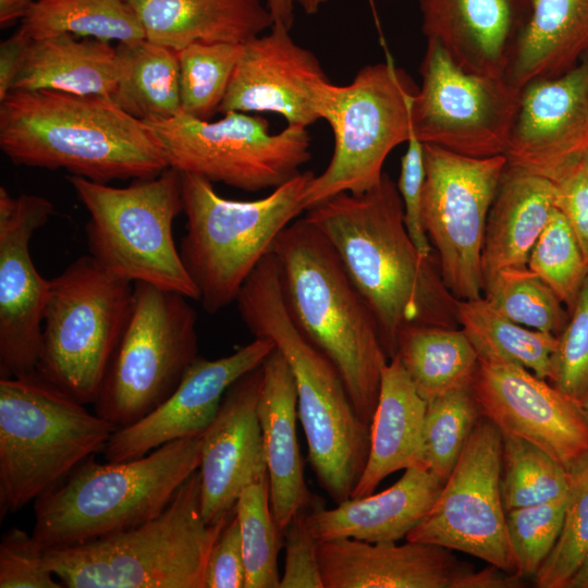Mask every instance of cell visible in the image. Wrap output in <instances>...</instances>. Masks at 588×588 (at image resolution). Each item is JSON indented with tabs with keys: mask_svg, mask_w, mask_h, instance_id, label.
<instances>
[{
	"mask_svg": "<svg viewBox=\"0 0 588 588\" xmlns=\"http://www.w3.org/2000/svg\"><path fill=\"white\" fill-rule=\"evenodd\" d=\"M457 318L480 360L516 364L548 379L556 335L510 320L483 296L458 299Z\"/></svg>",
	"mask_w": 588,
	"mask_h": 588,
	"instance_id": "836d02e7",
	"label": "cell"
},
{
	"mask_svg": "<svg viewBox=\"0 0 588 588\" xmlns=\"http://www.w3.org/2000/svg\"><path fill=\"white\" fill-rule=\"evenodd\" d=\"M553 181L506 166L488 213L481 255L483 283L505 268L526 267L555 207Z\"/></svg>",
	"mask_w": 588,
	"mask_h": 588,
	"instance_id": "83f0119b",
	"label": "cell"
},
{
	"mask_svg": "<svg viewBox=\"0 0 588 588\" xmlns=\"http://www.w3.org/2000/svg\"><path fill=\"white\" fill-rule=\"evenodd\" d=\"M117 429L38 372L1 378V518L36 501L103 451Z\"/></svg>",
	"mask_w": 588,
	"mask_h": 588,
	"instance_id": "52a82bcc",
	"label": "cell"
},
{
	"mask_svg": "<svg viewBox=\"0 0 588 588\" xmlns=\"http://www.w3.org/2000/svg\"><path fill=\"white\" fill-rule=\"evenodd\" d=\"M246 567L245 588H279L280 530L271 507L269 476L244 488L236 504Z\"/></svg>",
	"mask_w": 588,
	"mask_h": 588,
	"instance_id": "f35d334b",
	"label": "cell"
},
{
	"mask_svg": "<svg viewBox=\"0 0 588 588\" xmlns=\"http://www.w3.org/2000/svg\"><path fill=\"white\" fill-rule=\"evenodd\" d=\"M273 22H280L287 28L294 24V1L293 0H267Z\"/></svg>",
	"mask_w": 588,
	"mask_h": 588,
	"instance_id": "f5cc1de1",
	"label": "cell"
},
{
	"mask_svg": "<svg viewBox=\"0 0 588 588\" xmlns=\"http://www.w3.org/2000/svg\"><path fill=\"white\" fill-rule=\"evenodd\" d=\"M133 289L90 255L50 279L37 372L76 401L94 404L127 322Z\"/></svg>",
	"mask_w": 588,
	"mask_h": 588,
	"instance_id": "8fae6325",
	"label": "cell"
},
{
	"mask_svg": "<svg viewBox=\"0 0 588 588\" xmlns=\"http://www.w3.org/2000/svg\"><path fill=\"white\" fill-rule=\"evenodd\" d=\"M144 123L170 168L245 192L284 184L311 158L307 127L287 124L271 133L266 119L247 112H225L213 122L180 112Z\"/></svg>",
	"mask_w": 588,
	"mask_h": 588,
	"instance_id": "4fadbf2b",
	"label": "cell"
},
{
	"mask_svg": "<svg viewBox=\"0 0 588 588\" xmlns=\"http://www.w3.org/2000/svg\"><path fill=\"white\" fill-rule=\"evenodd\" d=\"M226 520L207 524L198 469L156 517L79 544L46 550L69 588H205L212 548Z\"/></svg>",
	"mask_w": 588,
	"mask_h": 588,
	"instance_id": "8992f818",
	"label": "cell"
},
{
	"mask_svg": "<svg viewBox=\"0 0 588 588\" xmlns=\"http://www.w3.org/2000/svg\"><path fill=\"white\" fill-rule=\"evenodd\" d=\"M0 148L19 166L65 169L98 183L150 179L169 168L143 121L110 97L12 89L0 101Z\"/></svg>",
	"mask_w": 588,
	"mask_h": 588,
	"instance_id": "7a4b0ae2",
	"label": "cell"
},
{
	"mask_svg": "<svg viewBox=\"0 0 588 588\" xmlns=\"http://www.w3.org/2000/svg\"><path fill=\"white\" fill-rule=\"evenodd\" d=\"M243 44L192 42L177 50L181 112L209 120L221 106Z\"/></svg>",
	"mask_w": 588,
	"mask_h": 588,
	"instance_id": "74e56055",
	"label": "cell"
},
{
	"mask_svg": "<svg viewBox=\"0 0 588 588\" xmlns=\"http://www.w3.org/2000/svg\"><path fill=\"white\" fill-rule=\"evenodd\" d=\"M120 77L112 100L143 121L166 120L181 112L177 50L147 38L119 44Z\"/></svg>",
	"mask_w": 588,
	"mask_h": 588,
	"instance_id": "1f68e13d",
	"label": "cell"
},
{
	"mask_svg": "<svg viewBox=\"0 0 588 588\" xmlns=\"http://www.w3.org/2000/svg\"><path fill=\"white\" fill-rule=\"evenodd\" d=\"M181 175L186 232L180 255L204 310L216 314L236 301L278 235L305 211L304 194L315 174L301 172L256 200L226 199L210 181Z\"/></svg>",
	"mask_w": 588,
	"mask_h": 588,
	"instance_id": "ba28073f",
	"label": "cell"
},
{
	"mask_svg": "<svg viewBox=\"0 0 588 588\" xmlns=\"http://www.w3.org/2000/svg\"><path fill=\"white\" fill-rule=\"evenodd\" d=\"M417 91L391 58L365 65L345 86L329 78L316 85L317 114L330 124L334 147L328 167L305 191V211L340 193H365L380 181L388 155L413 133Z\"/></svg>",
	"mask_w": 588,
	"mask_h": 588,
	"instance_id": "30bf717a",
	"label": "cell"
},
{
	"mask_svg": "<svg viewBox=\"0 0 588 588\" xmlns=\"http://www.w3.org/2000/svg\"><path fill=\"white\" fill-rule=\"evenodd\" d=\"M470 390L481 415L502 434L539 446L568 471L588 454L581 406L528 369L479 359Z\"/></svg>",
	"mask_w": 588,
	"mask_h": 588,
	"instance_id": "d6986e66",
	"label": "cell"
},
{
	"mask_svg": "<svg viewBox=\"0 0 588 588\" xmlns=\"http://www.w3.org/2000/svg\"><path fill=\"white\" fill-rule=\"evenodd\" d=\"M46 550L33 535L12 527L0 542V588H60L46 559Z\"/></svg>",
	"mask_w": 588,
	"mask_h": 588,
	"instance_id": "f6af8a7d",
	"label": "cell"
},
{
	"mask_svg": "<svg viewBox=\"0 0 588 588\" xmlns=\"http://www.w3.org/2000/svg\"><path fill=\"white\" fill-rule=\"evenodd\" d=\"M324 588H516L522 578L493 565L476 571L432 543L318 541Z\"/></svg>",
	"mask_w": 588,
	"mask_h": 588,
	"instance_id": "ac0fdd59",
	"label": "cell"
},
{
	"mask_svg": "<svg viewBox=\"0 0 588 588\" xmlns=\"http://www.w3.org/2000/svg\"><path fill=\"white\" fill-rule=\"evenodd\" d=\"M203 434L127 461L94 455L35 501L34 539L45 549L113 535L159 515L200 464Z\"/></svg>",
	"mask_w": 588,
	"mask_h": 588,
	"instance_id": "5b68a950",
	"label": "cell"
},
{
	"mask_svg": "<svg viewBox=\"0 0 588 588\" xmlns=\"http://www.w3.org/2000/svg\"><path fill=\"white\" fill-rule=\"evenodd\" d=\"M68 181L89 213V255L133 283L145 282L199 301L173 238L183 211L181 172L168 168L150 179L113 187L70 175Z\"/></svg>",
	"mask_w": 588,
	"mask_h": 588,
	"instance_id": "9c48e42d",
	"label": "cell"
},
{
	"mask_svg": "<svg viewBox=\"0 0 588 588\" xmlns=\"http://www.w3.org/2000/svg\"><path fill=\"white\" fill-rule=\"evenodd\" d=\"M290 28L273 22L267 34L243 44V52L218 112H273L287 124L319 120L315 88L328 79L315 53L294 41Z\"/></svg>",
	"mask_w": 588,
	"mask_h": 588,
	"instance_id": "603a6c76",
	"label": "cell"
},
{
	"mask_svg": "<svg viewBox=\"0 0 588 588\" xmlns=\"http://www.w3.org/2000/svg\"><path fill=\"white\" fill-rule=\"evenodd\" d=\"M588 149V54L567 73L526 84L504 156L553 181Z\"/></svg>",
	"mask_w": 588,
	"mask_h": 588,
	"instance_id": "ffe728a7",
	"label": "cell"
},
{
	"mask_svg": "<svg viewBox=\"0 0 588 588\" xmlns=\"http://www.w3.org/2000/svg\"><path fill=\"white\" fill-rule=\"evenodd\" d=\"M262 364L238 378L203 433L200 509L207 524L229 519L246 486L268 476L257 404Z\"/></svg>",
	"mask_w": 588,
	"mask_h": 588,
	"instance_id": "7402d4cb",
	"label": "cell"
},
{
	"mask_svg": "<svg viewBox=\"0 0 588 588\" xmlns=\"http://www.w3.org/2000/svg\"><path fill=\"white\" fill-rule=\"evenodd\" d=\"M424 145L412 133L407 148L401 159V171L396 183L403 203L404 224L416 248L431 256L432 246L426 234L421 218L422 189L425 183Z\"/></svg>",
	"mask_w": 588,
	"mask_h": 588,
	"instance_id": "7dc6e473",
	"label": "cell"
},
{
	"mask_svg": "<svg viewBox=\"0 0 588 588\" xmlns=\"http://www.w3.org/2000/svg\"><path fill=\"white\" fill-rule=\"evenodd\" d=\"M571 473L539 446L502 434L501 493L505 511L566 497Z\"/></svg>",
	"mask_w": 588,
	"mask_h": 588,
	"instance_id": "d590c367",
	"label": "cell"
},
{
	"mask_svg": "<svg viewBox=\"0 0 588 588\" xmlns=\"http://www.w3.org/2000/svg\"><path fill=\"white\" fill-rule=\"evenodd\" d=\"M54 215L38 195L0 187V377L37 372L50 280L36 269L30 238Z\"/></svg>",
	"mask_w": 588,
	"mask_h": 588,
	"instance_id": "e0dca14e",
	"label": "cell"
},
{
	"mask_svg": "<svg viewBox=\"0 0 588 588\" xmlns=\"http://www.w3.org/2000/svg\"><path fill=\"white\" fill-rule=\"evenodd\" d=\"M395 355L426 402L470 388L479 365L461 328L408 327L399 334Z\"/></svg>",
	"mask_w": 588,
	"mask_h": 588,
	"instance_id": "d6a6232c",
	"label": "cell"
},
{
	"mask_svg": "<svg viewBox=\"0 0 588 588\" xmlns=\"http://www.w3.org/2000/svg\"><path fill=\"white\" fill-rule=\"evenodd\" d=\"M148 40L180 50L192 42L245 44L273 24L267 0H127Z\"/></svg>",
	"mask_w": 588,
	"mask_h": 588,
	"instance_id": "4316f807",
	"label": "cell"
},
{
	"mask_svg": "<svg viewBox=\"0 0 588 588\" xmlns=\"http://www.w3.org/2000/svg\"><path fill=\"white\" fill-rule=\"evenodd\" d=\"M21 22L33 39L64 33L119 44L146 38L127 0H34Z\"/></svg>",
	"mask_w": 588,
	"mask_h": 588,
	"instance_id": "e575fe53",
	"label": "cell"
},
{
	"mask_svg": "<svg viewBox=\"0 0 588 588\" xmlns=\"http://www.w3.org/2000/svg\"><path fill=\"white\" fill-rule=\"evenodd\" d=\"M444 482L426 467L412 466L379 493L350 498L334 509L308 507L306 523L318 541L396 542L424 519Z\"/></svg>",
	"mask_w": 588,
	"mask_h": 588,
	"instance_id": "d4e9b609",
	"label": "cell"
},
{
	"mask_svg": "<svg viewBox=\"0 0 588 588\" xmlns=\"http://www.w3.org/2000/svg\"><path fill=\"white\" fill-rule=\"evenodd\" d=\"M421 218L443 281L457 299L482 295L487 218L507 166L504 155L475 158L422 144Z\"/></svg>",
	"mask_w": 588,
	"mask_h": 588,
	"instance_id": "5bb4252c",
	"label": "cell"
},
{
	"mask_svg": "<svg viewBox=\"0 0 588 588\" xmlns=\"http://www.w3.org/2000/svg\"><path fill=\"white\" fill-rule=\"evenodd\" d=\"M528 22L504 78L526 84L563 75L588 54V0H530Z\"/></svg>",
	"mask_w": 588,
	"mask_h": 588,
	"instance_id": "f546056e",
	"label": "cell"
},
{
	"mask_svg": "<svg viewBox=\"0 0 588 588\" xmlns=\"http://www.w3.org/2000/svg\"><path fill=\"white\" fill-rule=\"evenodd\" d=\"M581 408H583L585 417H586V419L588 421V395H587L586 400L584 401V403L581 404Z\"/></svg>",
	"mask_w": 588,
	"mask_h": 588,
	"instance_id": "6f0895ef",
	"label": "cell"
},
{
	"mask_svg": "<svg viewBox=\"0 0 588 588\" xmlns=\"http://www.w3.org/2000/svg\"><path fill=\"white\" fill-rule=\"evenodd\" d=\"M419 72L412 127L422 144L475 158L504 155L520 89L465 71L434 40H427Z\"/></svg>",
	"mask_w": 588,
	"mask_h": 588,
	"instance_id": "9a60e30c",
	"label": "cell"
},
{
	"mask_svg": "<svg viewBox=\"0 0 588 588\" xmlns=\"http://www.w3.org/2000/svg\"><path fill=\"white\" fill-rule=\"evenodd\" d=\"M527 267L552 289L571 314L588 277V261L558 208L536 241Z\"/></svg>",
	"mask_w": 588,
	"mask_h": 588,
	"instance_id": "60d3db41",
	"label": "cell"
},
{
	"mask_svg": "<svg viewBox=\"0 0 588 588\" xmlns=\"http://www.w3.org/2000/svg\"><path fill=\"white\" fill-rule=\"evenodd\" d=\"M305 218L331 243L370 309L391 359L408 327L457 328L458 299L445 285L438 259L416 248L404 224L396 184L383 172L362 194L340 193Z\"/></svg>",
	"mask_w": 588,
	"mask_h": 588,
	"instance_id": "6da1fadb",
	"label": "cell"
},
{
	"mask_svg": "<svg viewBox=\"0 0 588 588\" xmlns=\"http://www.w3.org/2000/svg\"><path fill=\"white\" fill-rule=\"evenodd\" d=\"M246 567L235 511L226 522L209 555L205 588H245Z\"/></svg>",
	"mask_w": 588,
	"mask_h": 588,
	"instance_id": "c3c4849f",
	"label": "cell"
},
{
	"mask_svg": "<svg viewBox=\"0 0 588 588\" xmlns=\"http://www.w3.org/2000/svg\"><path fill=\"white\" fill-rule=\"evenodd\" d=\"M501 463L502 433L481 416L436 502L405 539L461 551L516 575L501 493Z\"/></svg>",
	"mask_w": 588,
	"mask_h": 588,
	"instance_id": "2e32d148",
	"label": "cell"
},
{
	"mask_svg": "<svg viewBox=\"0 0 588 588\" xmlns=\"http://www.w3.org/2000/svg\"><path fill=\"white\" fill-rule=\"evenodd\" d=\"M235 303L249 332L271 339L292 371L318 482L335 505L352 498L368 460L370 426L357 414L335 366L292 321L271 252L244 282Z\"/></svg>",
	"mask_w": 588,
	"mask_h": 588,
	"instance_id": "3957f363",
	"label": "cell"
},
{
	"mask_svg": "<svg viewBox=\"0 0 588 588\" xmlns=\"http://www.w3.org/2000/svg\"><path fill=\"white\" fill-rule=\"evenodd\" d=\"M295 4L301 7L303 11L308 15H314L319 12L321 7L327 3L328 0H293Z\"/></svg>",
	"mask_w": 588,
	"mask_h": 588,
	"instance_id": "11a10c76",
	"label": "cell"
},
{
	"mask_svg": "<svg viewBox=\"0 0 588 588\" xmlns=\"http://www.w3.org/2000/svg\"><path fill=\"white\" fill-rule=\"evenodd\" d=\"M553 183L555 207L568 221L588 261V180L581 162L564 170Z\"/></svg>",
	"mask_w": 588,
	"mask_h": 588,
	"instance_id": "681fc988",
	"label": "cell"
},
{
	"mask_svg": "<svg viewBox=\"0 0 588 588\" xmlns=\"http://www.w3.org/2000/svg\"><path fill=\"white\" fill-rule=\"evenodd\" d=\"M72 34L34 39L13 89H49L112 97L119 77L117 48L109 41Z\"/></svg>",
	"mask_w": 588,
	"mask_h": 588,
	"instance_id": "4dcf8cb0",
	"label": "cell"
},
{
	"mask_svg": "<svg viewBox=\"0 0 588 588\" xmlns=\"http://www.w3.org/2000/svg\"><path fill=\"white\" fill-rule=\"evenodd\" d=\"M580 162L588 180V149L584 152Z\"/></svg>",
	"mask_w": 588,
	"mask_h": 588,
	"instance_id": "9f6ffc18",
	"label": "cell"
},
{
	"mask_svg": "<svg viewBox=\"0 0 588 588\" xmlns=\"http://www.w3.org/2000/svg\"><path fill=\"white\" fill-rule=\"evenodd\" d=\"M421 30L467 72L504 77L530 0H419Z\"/></svg>",
	"mask_w": 588,
	"mask_h": 588,
	"instance_id": "cb8c5ba5",
	"label": "cell"
},
{
	"mask_svg": "<svg viewBox=\"0 0 588 588\" xmlns=\"http://www.w3.org/2000/svg\"><path fill=\"white\" fill-rule=\"evenodd\" d=\"M567 588H588V555L569 580Z\"/></svg>",
	"mask_w": 588,
	"mask_h": 588,
	"instance_id": "db71d44e",
	"label": "cell"
},
{
	"mask_svg": "<svg viewBox=\"0 0 588 588\" xmlns=\"http://www.w3.org/2000/svg\"><path fill=\"white\" fill-rule=\"evenodd\" d=\"M187 299L134 283L127 322L94 403L98 416L122 428L174 392L198 358L197 315Z\"/></svg>",
	"mask_w": 588,
	"mask_h": 588,
	"instance_id": "7c38bea8",
	"label": "cell"
},
{
	"mask_svg": "<svg viewBox=\"0 0 588 588\" xmlns=\"http://www.w3.org/2000/svg\"><path fill=\"white\" fill-rule=\"evenodd\" d=\"M307 509L299 511L283 530L284 572L279 588H324L318 558V540L306 523Z\"/></svg>",
	"mask_w": 588,
	"mask_h": 588,
	"instance_id": "bcb514c9",
	"label": "cell"
},
{
	"mask_svg": "<svg viewBox=\"0 0 588 588\" xmlns=\"http://www.w3.org/2000/svg\"><path fill=\"white\" fill-rule=\"evenodd\" d=\"M33 40L27 30L21 26L1 42L0 101L13 89Z\"/></svg>",
	"mask_w": 588,
	"mask_h": 588,
	"instance_id": "f907efd6",
	"label": "cell"
},
{
	"mask_svg": "<svg viewBox=\"0 0 588 588\" xmlns=\"http://www.w3.org/2000/svg\"><path fill=\"white\" fill-rule=\"evenodd\" d=\"M569 473L571 487L562 529L534 576L538 588H567L588 555V454Z\"/></svg>",
	"mask_w": 588,
	"mask_h": 588,
	"instance_id": "b9f144b4",
	"label": "cell"
},
{
	"mask_svg": "<svg viewBox=\"0 0 588 588\" xmlns=\"http://www.w3.org/2000/svg\"><path fill=\"white\" fill-rule=\"evenodd\" d=\"M427 402L419 395L395 355L383 367L370 422V448L352 498L373 493L389 475L420 465Z\"/></svg>",
	"mask_w": 588,
	"mask_h": 588,
	"instance_id": "f1b7e54d",
	"label": "cell"
},
{
	"mask_svg": "<svg viewBox=\"0 0 588 588\" xmlns=\"http://www.w3.org/2000/svg\"><path fill=\"white\" fill-rule=\"evenodd\" d=\"M274 348L271 339L255 338L218 359L198 356L163 403L113 432L103 450L106 462L136 458L164 443L203 434L215 419L226 390L259 367Z\"/></svg>",
	"mask_w": 588,
	"mask_h": 588,
	"instance_id": "44dd1931",
	"label": "cell"
},
{
	"mask_svg": "<svg viewBox=\"0 0 588 588\" xmlns=\"http://www.w3.org/2000/svg\"><path fill=\"white\" fill-rule=\"evenodd\" d=\"M482 294L501 315L534 330L558 336L569 319L561 299L527 266L499 270L483 283Z\"/></svg>",
	"mask_w": 588,
	"mask_h": 588,
	"instance_id": "8d00e7d4",
	"label": "cell"
},
{
	"mask_svg": "<svg viewBox=\"0 0 588 588\" xmlns=\"http://www.w3.org/2000/svg\"><path fill=\"white\" fill-rule=\"evenodd\" d=\"M481 416L470 388L454 390L428 401L420 466L445 481Z\"/></svg>",
	"mask_w": 588,
	"mask_h": 588,
	"instance_id": "ab89813d",
	"label": "cell"
},
{
	"mask_svg": "<svg viewBox=\"0 0 588 588\" xmlns=\"http://www.w3.org/2000/svg\"><path fill=\"white\" fill-rule=\"evenodd\" d=\"M271 253L292 321L332 362L370 426L390 359L366 302L331 243L305 217L278 235Z\"/></svg>",
	"mask_w": 588,
	"mask_h": 588,
	"instance_id": "277c9868",
	"label": "cell"
},
{
	"mask_svg": "<svg viewBox=\"0 0 588 588\" xmlns=\"http://www.w3.org/2000/svg\"><path fill=\"white\" fill-rule=\"evenodd\" d=\"M567 500L568 494L506 511V529L518 577L534 578L553 549L562 529Z\"/></svg>",
	"mask_w": 588,
	"mask_h": 588,
	"instance_id": "7bdbcfd3",
	"label": "cell"
},
{
	"mask_svg": "<svg viewBox=\"0 0 588 588\" xmlns=\"http://www.w3.org/2000/svg\"><path fill=\"white\" fill-rule=\"evenodd\" d=\"M34 0H0V26L5 28L16 21H22Z\"/></svg>",
	"mask_w": 588,
	"mask_h": 588,
	"instance_id": "816d5d0a",
	"label": "cell"
},
{
	"mask_svg": "<svg viewBox=\"0 0 588 588\" xmlns=\"http://www.w3.org/2000/svg\"><path fill=\"white\" fill-rule=\"evenodd\" d=\"M569 315L547 380L581 406L588 395V277Z\"/></svg>",
	"mask_w": 588,
	"mask_h": 588,
	"instance_id": "ee69618b",
	"label": "cell"
},
{
	"mask_svg": "<svg viewBox=\"0 0 588 588\" xmlns=\"http://www.w3.org/2000/svg\"><path fill=\"white\" fill-rule=\"evenodd\" d=\"M257 414L268 467L270 501L283 532L291 519L311 506L296 433L297 393L292 371L275 347L262 363Z\"/></svg>",
	"mask_w": 588,
	"mask_h": 588,
	"instance_id": "484cf974",
	"label": "cell"
}]
</instances>
